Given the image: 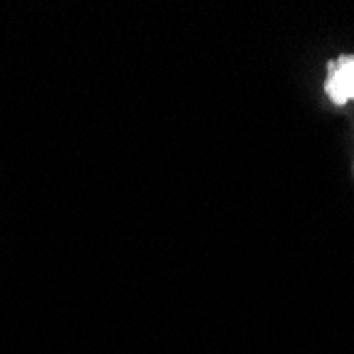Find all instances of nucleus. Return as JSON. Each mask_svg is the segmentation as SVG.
Returning <instances> with one entry per match:
<instances>
[{
  "mask_svg": "<svg viewBox=\"0 0 354 354\" xmlns=\"http://www.w3.org/2000/svg\"><path fill=\"white\" fill-rule=\"evenodd\" d=\"M325 91L335 106L354 102V55H342L327 66Z\"/></svg>",
  "mask_w": 354,
  "mask_h": 354,
  "instance_id": "f257e3e1",
  "label": "nucleus"
}]
</instances>
